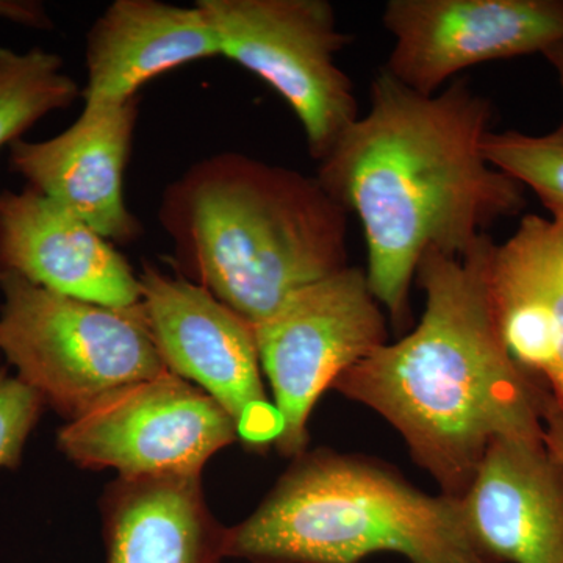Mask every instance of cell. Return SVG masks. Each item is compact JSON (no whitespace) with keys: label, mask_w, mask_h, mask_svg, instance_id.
Instances as JSON below:
<instances>
[{"label":"cell","mask_w":563,"mask_h":563,"mask_svg":"<svg viewBox=\"0 0 563 563\" xmlns=\"http://www.w3.org/2000/svg\"><path fill=\"white\" fill-rule=\"evenodd\" d=\"M369 99L317 179L361 220L369 288L404 324L422 255L462 257L495 222L526 209V188L485 158L493 107L465 80L426 96L384 69Z\"/></svg>","instance_id":"6da1fadb"},{"label":"cell","mask_w":563,"mask_h":563,"mask_svg":"<svg viewBox=\"0 0 563 563\" xmlns=\"http://www.w3.org/2000/svg\"><path fill=\"white\" fill-rule=\"evenodd\" d=\"M495 246L485 233L462 257L426 252L417 269L426 295L417 328L332 385L390 422L413 461L454 498L493 442L544 432V387L514 361L496 317Z\"/></svg>","instance_id":"7a4b0ae2"},{"label":"cell","mask_w":563,"mask_h":563,"mask_svg":"<svg viewBox=\"0 0 563 563\" xmlns=\"http://www.w3.org/2000/svg\"><path fill=\"white\" fill-rule=\"evenodd\" d=\"M347 217L317 177L239 152L192 165L158 209L177 274L251 324L350 266Z\"/></svg>","instance_id":"3957f363"},{"label":"cell","mask_w":563,"mask_h":563,"mask_svg":"<svg viewBox=\"0 0 563 563\" xmlns=\"http://www.w3.org/2000/svg\"><path fill=\"white\" fill-rule=\"evenodd\" d=\"M225 559L496 563L474 542L459 498L429 495L384 463L320 450L296 457L261 506L225 532Z\"/></svg>","instance_id":"277c9868"},{"label":"cell","mask_w":563,"mask_h":563,"mask_svg":"<svg viewBox=\"0 0 563 563\" xmlns=\"http://www.w3.org/2000/svg\"><path fill=\"white\" fill-rule=\"evenodd\" d=\"M0 352L43 402L70 420L169 372L141 307L114 309L0 274Z\"/></svg>","instance_id":"5b68a950"},{"label":"cell","mask_w":563,"mask_h":563,"mask_svg":"<svg viewBox=\"0 0 563 563\" xmlns=\"http://www.w3.org/2000/svg\"><path fill=\"white\" fill-rule=\"evenodd\" d=\"M221 57L251 70L295 111L310 155L328 157L358 120L352 81L335 63L351 36L325 0H198Z\"/></svg>","instance_id":"8992f818"},{"label":"cell","mask_w":563,"mask_h":563,"mask_svg":"<svg viewBox=\"0 0 563 563\" xmlns=\"http://www.w3.org/2000/svg\"><path fill=\"white\" fill-rule=\"evenodd\" d=\"M254 325L261 366L284 431L274 446L306 453L307 422L322 393L387 343V321L366 273L342 269L302 288Z\"/></svg>","instance_id":"52a82bcc"},{"label":"cell","mask_w":563,"mask_h":563,"mask_svg":"<svg viewBox=\"0 0 563 563\" xmlns=\"http://www.w3.org/2000/svg\"><path fill=\"white\" fill-rule=\"evenodd\" d=\"M141 312L169 372L211 396L247 446L276 444L284 431L266 396L254 325L180 274L144 263Z\"/></svg>","instance_id":"ba28073f"},{"label":"cell","mask_w":563,"mask_h":563,"mask_svg":"<svg viewBox=\"0 0 563 563\" xmlns=\"http://www.w3.org/2000/svg\"><path fill=\"white\" fill-rule=\"evenodd\" d=\"M235 422L195 384L172 372L132 385L58 432L66 457L113 468L121 479L201 476L211 455L235 442Z\"/></svg>","instance_id":"9c48e42d"},{"label":"cell","mask_w":563,"mask_h":563,"mask_svg":"<svg viewBox=\"0 0 563 563\" xmlns=\"http://www.w3.org/2000/svg\"><path fill=\"white\" fill-rule=\"evenodd\" d=\"M383 22L395 38L385 70L431 96L470 66L562 43L563 0H390Z\"/></svg>","instance_id":"30bf717a"},{"label":"cell","mask_w":563,"mask_h":563,"mask_svg":"<svg viewBox=\"0 0 563 563\" xmlns=\"http://www.w3.org/2000/svg\"><path fill=\"white\" fill-rule=\"evenodd\" d=\"M139 113L140 96L85 103L58 135L10 144V169L113 246L135 243L143 225L125 202L124 177Z\"/></svg>","instance_id":"8fae6325"},{"label":"cell","mask_w":563,"mask_h":563,"mask_svg":"<svg viewBox=\"0 0 563 563\" xmlns=\"http://www.w3.org/2000/svg\"><path fill=\"white\" fill-rule=\"evenodd\" d=\"M459 501L493 562L563 563V462L544 432L493 442Z\"/></svg>","instance_id":"7c38bea8"},{"label":"cell","mask_w":563,"mask_h":563,"mask_svg":"<svg viewBox=\"0 0 563 563\" xmlns=\"http://www.w3.org/2000/svg\"><path fill=\"white\" fill-rule=\"evenodd\" d=\"M2 273L114 309L141 301L139 274L128 258L87 222L29 187L0 191Z\"/></svg>","instance_id":"4fadbf2b"},{"label":"cell","mask_w":563,"mask_h":563,"mask_svg":"<svg viewBox=\"0 0 563 563\" xmlns=\"http://www.w3.org/2000/svg\"><path fill=\"white\" fill-rule=\"evenodd\" d=\"M507 351L563 409V221L528 214L492 258Z\"/></svg>","instance_id":"5bb4252c"},{"label":"cell","mask_w":563,"mask_h":563,"mask_svg":"<svg viewBox=\"0 0 563 563\" xmlns=\"http://www.w3.org/2000/svg\"><path fill=\"white\" fill-rule=\"evenodd\" d=\"M217 57L220 38L198 3L114 0L88 32L81 98L85 103L129 101L155 77Z\"/></svg>","instance_id":"9a60e30c"},{"label":"cell","mask_w":563,"mask_h":563,"mask_svg":"<svg viewBox=\"0 0 563 563\" xmlns=\"http://www.w3.org/2000/svg\"><path fill=\"white\" fill-rule=\"evenodd\" d=\"M109 563H220L228 529L203 501L201 476L121 479L107 504Z\"/></svg>","instance_id":"2e32d148"},{"label":"cell","mask_w":563,"mask_h":563,"mask_svg":"<svg viewBox=\"0 0 563 563\" xmlns=\"http://www.w3.org/2000/svg\"><path fill=\"white\" fill-rule=\"evenodd\" d=\"M79 98V84L66 73L62 55L0 46V147L21 140L36 122L69 109Z\"/></svg>","instance_id":"e0dca14e"},{"label":"cell","mask_w":563,"mask_h":563,"mask_svg":"<svg viewBox=\"0 0 563 563\" xmlns=\"http://www.w3.org/2000/svg\"><path fill=\"white\" fill-rule=\"evenodd\" d=\"M488 163L520 181L542 201L551 218L563 221V143L548 135L488 132L483 141Z\"/></svg>","instance_id":"ac0fdd59"},{"label":"cell","mask_w":563,"mask_h":563,"mask_svg":"<svg viewBox=\"0 0 563 563\" xmlns=\"http://www.w3.org/2000/svg\"><path fill=\"white\" fill-rule=\"evenodd\" d=\"M44 402L20 377L0 368V468H16Z\"/></svg>","instance_id":"d6986e66"},{"label":"cell","mask_w":563,"mask_h":563,"mask_svg":"<svg viewBox=\"0 0 563 563\" xmlns=\"http://www.w3.org/2000/svg\"><path fill=\"white\" fill-rule=\"evenodd\" d=\"M542 418L544 440L563 462V409L550 393L543 398Z\"/></svg>","instance_id":"ffe728a7"},{"label":"cell","mask_w":563,"mask_h":563,"mask_svg":"<svg viewBox=\"0 0 563 563\" xmlns=\"http://www.w3.org/2000/svg\"><path fill=\"white\" fill-rule=\"evenodd\" d=\"M542 55L547 58L548 63L553 66L555 74H558L559 84H561L563 95V41L562 43L553 44V46L548 47ZM550 135L563 143V117L561 124H559L558 129L551 132Z\"/></svg>","instance_id":"44dd1931"}]
</instances>
